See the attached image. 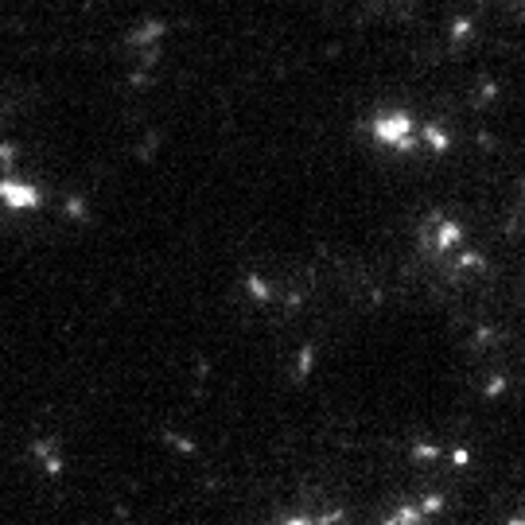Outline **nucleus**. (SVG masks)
<instances>
[{
    "label": "nucleus",
    "mask_w": 525,
    "mask_h": 525,
    "mask_svg": "<svg viewBox=\"0 0 525 525\" xmlns=\"http://www.w3.org/2000/svg\"><path fill=\"white\" fill-rule=\"evenodd\" d=\"M374 136L382 144H389V148H413L420 133H417V121H413V117L393 109V113H382L374 121Z\"/></svg>",
    "instance_id": "1"
},
{
    "label": "nucleus",
    "mask_w": 525,
    "mask_h": 525,
    "mask_svg": "<svg viewBox=\"0 0 525 525\" xmlns=\"http://www.w3.org/2000/svg\"><path fill=\"white\" fill-rule=\"evenodd\" d=\"M0 202L12 210H32L39 207V191L27 183H0Z\"/></svg>",
    "instance_id": "2"
}]
</instances>
